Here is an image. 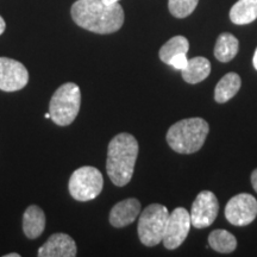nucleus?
I'll list each match as a JSON object with an SVG mask.
<instances>
[{"mask_svg": "<svg viewBox=\"0 0 257 257\" xmlns=\"http://www.w3.org/2000/svg\"><path fill=\"white\" fill-rule=\"evenodd\" d=\"M73 21L80 28L94 34H113L123 27L124 11L118 4L106 5L101 0H78L70 10Z\"/></svg>", "mask_w": 257, "mask_h": 257, "instance_id": "f257e3e1", "label": "nucleus"}, {"mask_svg": "<svg viewBox=\"0 0 257 257\" xmlns=\"http://www.w3.org/2000/svg\"><path fill=\"white\" fill-rule=\"evenodd\" d=\"M138 156V142L133 135L119 134L111 140L107 148L106 172L113 185L123 187L134 175Z\"/></svg>", "mask_w": 257, "mask_h": 257, "instance_id": "f03ea898", "label": "nucleus"}, {"mask_svg": "<svg viewBox=\"0 0 257 257\" xmlns=\"http://www.w3.org/2000/svg\"><path fill=\"white\" fill-rule=\"evenodd\" d=\"M208 131V123L202 118H186L169 127L166 140L174 152L193 154L204 146Z\"/></svg>", "mask_w": 257, "mask_h": 257, "instance_id": "7ed1b4c3", "label": "nucleus"}, {"mask_svg": "<svg viewBox=\"0 0 257 257\" xmlns=\"http://www.w3.org/2000/svg\"><path fill=\"white\" fill-rule=\"evenodd\" d=\"M81 106V92L78 85L67 82L60 86L50 99L49 112L51 120L59 126L72 124L78 117Z\"/></svg>", "mask_w": 257, "mask_h": 257, "instance_id": "20e7f679", "label": "nucleus"}, {"mask_svg": "<svg viewBox=\"0 0 257 257\" xmlns=\"http://www.w3.org/2000/svg\"><path fill=\"white\" fill-rule=\"evenodd\" d=\"M169 211L165 205L152 204L144 208L138 220V237L146 246H155L162 242Z\"/></svg>", "mask_w": 257, "mask_h": 257, "instance_id": "39448f33", "label": "nucleus"}, {"mask_svg": "<svg viewBox=\"0 0 257 257\" xmlns=\"http://www.w3.org/2000/svg\"><path fill=\"white\" fill-rule=\"evenodd\" d=\"M104 187V178L95 167L85 166L76 169L70 176L68 189L75 200L85 202L93 200L100 194Z\"/></svg>", "mask_w": 257, "mask_h": 257, "instance_id": "423d86ee", "label": "nucleus"}, {"mask_svg": "<svg viewBox=\"0 0 257 257\" xmlns=\"http://www.w3.org/2000/svg\"><path fill=\"white\" fill-rule=\"evenodd\" d=\"M257 217V200L249 193H240L232 197L225 207V218L234 226L251 224Z\"/></svg>", "mask_w": 257, "mask_h": 257, "instance_id": "0eeeda50", "label": "nucleus"}, {"mask_svg": "<svg viewBox=\"0 0 257 257\" xmlns=\"http://www.w3.org/2000/svg\"><path fill=\"white\" fill-rule=\"evenodd\" d=\"M191 225V213L184 207L175 208L172 213H169L167 220L162 239L163 245L169 250L179 248L187 238Z\"/></svg>", "mask_w": 257, "mask_h": 257, "instance_id": "6e6552de", "label": "nucleus"}, {"mask_svg": "<svg viewBox=\"0 0 257 257\" xmlns=\"http://www.w3.org/2000/svg\"><path fill=\"white\" fill-rule=\"evenodd\" d=\"M219 204L213 192L202 191L199 193L192 205L191 223L195 229H205L216 220Z\"/></svg>", "mask_w": 257, "mask_h": 257, "instance_id": "1a4fd4ad", "label": "nucleus"}, {"mask_svg": "<svg viewBox=\"0 0 257 257\" xmlns=\"http://www.w3.org/2000/svg\"><path fill=\"white\" fill-rule=\"evenodd\" d=\"M29 73L19 61L0 57V89L4 92H16L28 85Z\"/></svg>", "mask_w": 257, "mask_h": 257, "instance_id": "9d476101", "label": "nucleus"}, {"mask_svg": "<svg viewBox=\"0 0 257 257\" xmlns=\"http://www.w3.org/2000/svg\"><path fill=\"white\" fill-rule=\"evenodd\" d=\"M40 257H74L76 256V244L69 234L54 233L38 249Z\"/></svg>", "mask_w": 257, "mask_h": 257, "instance_id": "9b49d317", "label": "nucleus"}, {"mask_svg": "<svg viewBox=\"0 0 257 257\" xmlns=\"http://www.w3.org/2000/svg\"><path fill=\"white\" fill-rule=\"evenodd\" d=\"M141 213V202L135 198L117 202L110 212V223L114 227H124L134 223Z\"/></svg>", "mask_w": 257, "mask_h": 257, "instance_id": "f8f14e48", "label": "nucleus"}, {"mask_svg": "<svg viewBox=\"0 0 257 257\" xmlns=\"http://www.w3.org/2000/svg\"><path fill=\"white\" fill-rule=\"evenodd\" d=\"M46 229V214L41 207L31 205L23 216V231L29 239H36Z\"/></svg>", "mask_w": 257, "mask_h": 257, "instance_id": "ddd939ff", "label": "nucleus"}, {"mask_svg": "<svg viewBox=\"0 0 257 257\" xmlns=\"http://www.w3.org/2000/svg\"><path fill=\"white\" fill-rule=\"evenodd\" d=\"M210 61L202 56L193 57V59L188 60L187 67L181 72L182 79H184L187 83H191V85L204 81V80L210 75Z\"/></svg>", "mask_w": 257, "mask_h": 257, "instance_id": "4468645a", "label": "nucleus"}, {"mask_svg": "<svg viewBox=\"0 0 257 257\" xmlns=\"http://www.w3.org/2000/svg\"><path fill=\"white\" fill-rule=\"evenodd\" d=\"M242 85L240 76L236 73H227L217 83L214 89V100L219 104L229 101L237 94Z\"/></svg>", "mask_w": 257, "mask_h": 257, "instance_id": "2eb2a0df", "label": "nucleus"}, {"mask_svg": "<svg viewBox=\"0 0 257 257\" xmlns=\"http://www.w3.org/2000/svg\"><path fill=\"white\" fill-rule=\"evenodd\" d=\"M233 24L245 25L257 19V0H238L230 10Z\"/></svg>", "mask_w": 257, "mask_h": 257, "instance_id": "dca6fc26", "label": "nucleus"}, {"mask_svg": "<svg viewBox=\"0 0 257 257\" xmlns=\"http://www.w3.org/2000/svg\"><path fill=\"white\" fill-rule=\"evenodd\" d=\"M239 49V42L232 34L224 32L217 38L214 47V56L220 62H229L233 60Z\"/></svg>", "mask_w": 257, "mask_h": 257, "instance_id": "f3484780", "label": "nucleus"}, {"mask_svg": "<svg viewBox=\"0 0 257 257\" xmlns=\"http://www.w3.org/2000/svg\"><path fill=\"white\" fill-rule=\"evenodd\" d=\"M208 245L217 252L230 253L237 246V239L226 230H214L208 236Z\"/></svg>", "mask_w": 257, "mask_h": 257, "instance_id": "a211bd4d", "label": "nucleus"}, {"mask_svg": "<svg viewBox=\"0 0 257 257\" xmlns=\"http://www.w3.org/2000/svg\"><path fill=\"white\" fill-rule=\"evenodd\" d=\"M189 49V42L184 36H175L161 47L159 56L162 62L166 64L170 63L173 57L179 54H187Z\"/></svg>", "mask_w": 257, "mask_h": 257, "instance_id": "6ab92c4d", "label": "nucleus"}, {"mask_svg": "<svg viewBox=\"0 0 257 257\" xmlns=\"http://www.w3.org/2000/svg\"><path fill=\"white\" fill-rule=\"evenodd\" d=\"M199 0H168L169 12L175 18H186L193 14Z\"/></svg>", "mask_w": 257, "mask_h": 257, "instance_id": "aec40b11", "label": "nucleus"}, {"mask_svg": "<svg viewBox=\"0 0 257 257\" xmlns=\"http://www.w3.org/2000/svg\"><path fill=\"white\" fill-rule=\"evenodd\" d=\"M187 63H188L187 54H179V55L174 56L172 60H170L169 66H172L173 68L181 70L182 72V70L187 67Z\"/></svg>", "mask_w": 257, "mask_h": 257, "instance_id": "412c9836", "label": "nucleus"}, {"mask_svg": "<svg viewBox=\"0 0 257 257\" xmlns=\"http://www.w3.org/2000/svg\"><path fill=\"white\" fill-rule=\"evenodd\" d=\"M251 184L253 189H255V192H257V169L253 170L251 174Z\"/></svg>", "mask_w": 257, "mask_h": 257, "instance_id": "4be33fe9", "label": "nucleus"}, {"mask_svg": "<svg viewBox=\"0 0 257 257\" xmlns=\"http://www.w3.org/2000/svg\"><path fill=\"white\" fill-rule=\"evenodd\" d=\"M5 28H6V24H5L4 18L0 16V35H3V32L5 31Z\"/></svg>", "mask_w": 257, "mask_h": 257, "instance_id": "5701e85b", "label": "nucleus"}, {"mask_svg": "<svg viewBox=\"0 0 257 257\" xmlns=\"http://www.w3.org/2000/svg\"><path fill=\"white\" fill-rule=\"evenodd\" d=\"M101 2L106 5H113V4H117V3H119V0H101Z\"/></svg>", "mask_w": 257, "mask_h": 257, "instance_id": "b1692460", "label": "nucleus"}, {"mask_svg": "<svg viewBox=\"0 0 257 257\" xmlns=\"http://www.w3.org/2000/svg\"><path fill=\"white\" fill-rule=\"evenodd\" d=\"M252 64H253V67H255V69L257 70V48H256V50H255V54H253Z\"/></svg>", "mask_w": 257, "mask_h": 257, "instance_id": "393cba45", "label": "nucleus"}, {"mask_svg": "<svg viewBox=\"0 0 257 257\" xmlns=\"http://www.w3.org/2000/svg\"><path fill=\"white\" fill-rule=\"evenodd\" d=\"M4 257H21V255L17 252H15V253H8V255H5Z\"/></svg>", "mask_w": 257, "mask_h": 257, "instance_id": "a878e982", "label": "nucleus"}, {"mask_svg": "<svg viewBox=\"0 0 257 257\" xmlns=\"http://www.w3.org/2000/svg\"><path fill=\"white\" fill-rule=\"evenodd\" d=\"M44 117L48 118V119H51V114H50V112H48V113L44 114Z\"/></svg>", "mask_w": 257, "mask_h": 257, "instance_id": "bb28decb", "label": "nucleus"}]
</instances>
